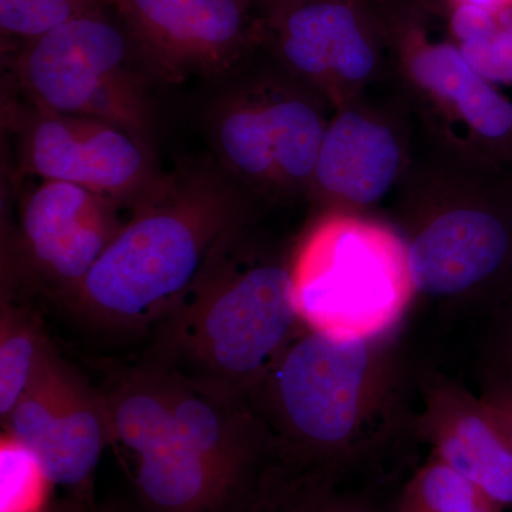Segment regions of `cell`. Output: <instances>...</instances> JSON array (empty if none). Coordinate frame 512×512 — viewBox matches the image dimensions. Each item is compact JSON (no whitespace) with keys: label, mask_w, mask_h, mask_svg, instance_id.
<instances>
[{"label":"cell","mask_w":512,"mask_h":512,"mask_svg":"<svg viewBox=\"0 0 512 512\" xmlns=\"http://www.w3.org/2000/svg\"><path fill=\"white\" fill-rule=\"evenodd\" d=\"M248 195L220 167L160 175L84 279L70 311L97 328H156L248 229Z\"/></svg>","instance_id":"cell-1"},{"label":"cell","mask_w":512,"mask_h":512,"mask_svg":"<svg viewBox=\"0 0 512 512\" xmlns=\"http://www.w3.org/2000/svg\"><path fill=\"white\" fill-rule=\"evenodd\" d=\"M409 387L397 335L346 342L305 326L249 406L279 456L353 474L413 430Z\"/></svg>","instance_id":"cell-2"},{"label":"cell","mask_w":512,"mask_h":512,"mask_svg":"<svg viewBox=\"0 0 512 512\" xmlns=\"http://www.w3.org/2000/svg\"><path fill=\"white\" fill-rule=\"evenodd\" d=\"M417 295L494 312L512 293V170L426 136L392 198Z\"/></svg>","instance_id":"cell-3"},{"label":"cell","mask_w":512,"mask_h":512,"mask_svg":"<svg viewBox=\"0 0 512 512\" xmlns=\"http://www.w3.org/2000/svg\"><path fill=\"white\" fill-rule=\"evenodd\" d=\"M292 252L239 235L200 284L156 326L144 362L232 403H247L305 325Z\"/></svg>","instance_id":"cell-4"},{"label":"cell","mask_w":512,"mask_h":512,"mask_svg":"<svg viewBox=\"0 0 512 512\" xmlns=\"http://www.w3.org/2000/svg\"><path fill=\"white\" fill-rule=\"evenodd\" d=\"M291 274L303 325L346 342L396 335L417 296L402 235L367 215H318Z\"/></svg>","instance_id":"cell-5"},{"label":"cell","mask_w":512,"mask_h":512,"mask_svg":"<svg viewBox=\"0 0 512 512\" xmlns=\"http://www.w3.org/2000/svg\"><path fill=\"white\" fill-rule=\"evenodd\" d=\"M10 70L19 94L37 106L120 127L148 146L156 76L123 23L83 16L26 43Z\"/></svg>","instance_id":"cell-6"},{"label":"cell","mask_w":512,"mask_h":512,"mask_svg":"<svg viewBox=\"0 0 512 512\" xmlns=\"http://www.w3.org/2000/svg\"><path fill=\"white\" fill-rule=\"evenodd\" d=\"M333 111L318 92L279 66L222 94L211 110L212 144L222 168L254 197L308 200Z\"/></svg>","instance_id":"cell-7"},{"label":"cell","mask_w":512,"mask_h":512,"mask_svg":"<svg viewBox=\"0 0 512 512\" xmlns=\"http://www.w3.org/2000/svg\"><path fill=\"white\" fill-rule=\"evenodd\" d=\"M99 387L111 444L133 461L137 512H232L251 485L232 480L175 421L147 363H106Z\"/></svg>","instance_id":"cell-8"},{"label":"cell","mask_w":512,"mask_h":512,"mask_svg":"<svg viewBox=\"0 0 512 512\" xmlns=\"http://www.w3.org/2000/svg\"><path fill=\"white\" fill-rule=\"evenodd\" d=\"M392 83L417 126L443 146L512 170V99L468 64L453 40L383 8Z\"/></svg>","instance_id":"cell-9"},{"label":"cell","mask_w":512,"mask_h":512,"mask_svg":"<svg viewBox=\"0 0 512 512\" xmlns=\"http://www.w3.org/2000/svg\"><path fill=\"white\" fill-rule=\"evenodd\" d=\"M276 63L333 110L392 83L389 39L377 0H302L264 18Z\"/></svg>","instance_id":"cell-10"},{"label":"cell","mask_w":512,"mask_h":512,"mask_svg":"<svg viewBox=\"0 0 512 512\" xmlns=\"http://www.w3.org/2000/svg\"><path fill=\"white\" fill-rule=\"evenodd\" d=\"M130 210L79 185L40 181L20 202L18 227L3 239L2 286L40 292L70 308Z\"/></svg>","instance_id":"cell-11"},{"label":"cell","mask_w":512,"mask_h":512,"mask_svg":"<svg viewBox=\"0 0 512 512\" xmlns=\"http://www.w3.org/2000/svg\"><path fill=\"white\" fill-rule=\"evenodd\" d=\"M419 128L393 83L333 111L308 200L318 215H366L393 198L409 173Z\"/></svg>","instance_id":"cell-12"},{"label":"cell","mask_w":512,"mask_h":512,"mask_svg":"<svg viewBox=\"0 0 512 512\" xmlns=\"http://www.w3.org/2000/svg\"><path fill=\"white\" fill-rule=\"evenodd\" d=\"M20 170L40 180L79 185L133 207L156 183L150 147L106 121L70 116L22 97L3 110Z\"/></svg>","instance_id":"cell-13"},{"label":"cell","mask_w":512,"mask_h":512,"mask_svg":"<svg viewBox=\"0 0 512 512\" xmlns=\"http://www.w3.org/2000/svg\"><path fill=\"white\" fill-rule=\"evenodd\" d=\"M49 484L92 495L94 473L111 444L109 413L93 387L47 339L28 389L3 421Z\"/></svg>","instance_id":"cell-14"},{"label":"cell","mask_w":512,"mask_h":512,"mask_svg":"<svg viewBox=\"0 0 512 512\" xmlns=\"http://www.w3.org/2000/svg\"><path fill=\"white\" fill-rule=\"evenodd\" d=\"M158 79L234 72L264 40L254 0H109Z\"/></svg>","instance_id":"cell-15"},{"label":"cell","mask_w":512,"mask_h":512,"mask_svg":"<svg viewBox=\"0 0 512 512\" xmlns=\"http://www.w3.org/2000/svg\"><path fill=\"white\" fill-rule=\"evenodd\" d=\"M419 390L417 439L494 503L512 508V447L480 396L439 375L421 377Z\"/></svg>","instance_id":"cell-16"},{"label":"cell","mask_w":512,"mask_h":512,"mask_svg":"<svg viewBox=\"0 0 512 512\" xmlns=\"http://www.w3.org/2000/svg\"><path fill=\"white\" fill-rule=\"evenodd\" d=\"M352 474L305 466L272 453L234 512H392L349 485Z\"/></svg>","instance_id":"cell-17"},{"label":"cell","mask_w":512,"mask_h":512,"mask_svg":"<svg viewBox=\"0 0 512 512\" xmlns=\"http://www.w3.org/2000/svg\"><path fill=\"white\" fill-rule=\"evenodd\" d=\"M450 39L480 76L512 90V8L448 0Z\"/></svg>","instance_id":"cell-18"},{"label":"cell","mask_w":512,"mask_h":512,"mask_svg":"<svg viewBox=\"0 0 512 512\" xmlns=\"http://www.w3.org/2000/svg\"><path fill=\"white\" fill-rule=\"evenodd\" d=\"M0 417L2 423L28 389L37 360L49 339L39 313L2 288L0 302Z\"/></svg>","instance_id":"cell-19"},{"label":"cell","mask_w":512,"mask_h":512,"mask_svg":"<svg viewBox=\"0 0 512 512\" xmlns=\"http://www.w3.org/2000/svg\"><path fill=\"white\" fill-rule=\"evenodd\" d=\"M392 512H504V508L431 456L394 498Z\"/></svg>","instance_id":"cell-20"},{"label":"cell","mask_w":512,"mask_h":512,"mask_svg":"<svg viewBox=\"0 0 512 512\" xmlns=\"http://www.w3.org/2000/svg\"><path fill=\"white\" fill-rule=\"evenodd\" d=\"M103 10L104 0H0V29L28 43Z\"/></svg>","instance_id":"cell-21"},{"label":"cell","mask_w":512,"mask_h":512,"mask_svg":"<svg viewBox=\"0 0 512 512\" xmlns=\"http://www.w3.org/2000/svg\"><path fill=\"white\" fill-rule=\"evenodd\" d=\"M490 316L487 369L512 377V293Z\"/></svg>","instance_id":"cell-22"},{"label":"cell","mask_w":512,"mask_h":512,"mask_svg":"<svg viewBox=\"0 0 512 512\" xmlns=\"http://www.w3.org/2000/svg\"><path fill=\"white\" fill-rule=\"evenodd\" d=\"M480 399L512 447V377L485 370Z\"/></svg>","instance_id":"cell-23"},{"label":"cell","mask_w":512,"mask_h":512,"mask_svg":"<svg viewBox=\"0 0 512 512\" xmlns=\"http://www.w3.org/2000/svg\"><path fill=\"white\" fill-rule=\"evenodd\" d=\"M35 512H117L104 510L94 501V495H80L66 493L60 500L53 501L40 507Z\"/></svg>","instance_id":"cell-24"},{"label":"cell","mask_w":512,"mask_h":512,"mask_svg":"<svg viewBox=\"0 0 512 512\" xmlns=\"http://www.w3.org/2000/svg\"><path fill=\"white\" fill-rule=\"evenodd\" d=\"M254 2L264 9L266 15V13L275 12V10L291 6L293 3L302 2V0H254Z\"/></svg>","instance_id":"cell-25"},{"label":"cell","mask_w":512,"mask_h":512,"mask_svg":"<svg viewBox=\"0 0 512 512\" xmlns=\"http://www.w3.org/2000/svg\"><path fill=\"white\" fill-rule=\"evenodd\" d=\"M460 2H466L470 3V5L480 6V8H512V0H460Z\"/></svg>","instance_id":"cell-26"}]
</instances>
